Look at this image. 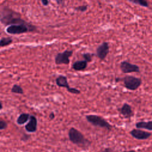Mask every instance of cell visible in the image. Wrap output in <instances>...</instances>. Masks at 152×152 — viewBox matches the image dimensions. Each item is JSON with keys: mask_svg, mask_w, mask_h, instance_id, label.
Segmentation results:
<instances>
[{"mask_svg": "<svg viewBox=\"0 0 152 152\" xmlns=\"http://www.w3.org/2000/svg\"><path fill=\"white\" fill-rule=\"evenodd\" d=\"M87 8H88V6L87 5H80V6H78V7H76L75 8V10L83 12L86 11L87 10Z\"/></svg>", "mask_w": 152, "mask_h": 152, "instance_id": "20", "label": "cell"}, {"mask_svg": "<svg viewBox=\"0 0 152 152\" xmlns=\"http://www.w3.org/2000/svg\"><path fill=\"white\" fill-rule=\"evenodd\" d=\"M36 30V27L30 23L14 24L8 26L6 31L10 34H20L27 32L34 31Z\"/></svg>", "mask_w": 152, "mask_h": 152, "instance_id": "3", "label": "cell"}, {"mask_svg": "<svg viewBox=\"0 0 152 152\" xmlns=\"http://www.w3.org/2000/svg\"><path fill=\"white\" fill-rule=\"evenodd\" d=\"M0 21L4 26H8L27 23L19 13L7 7L2 8L0 10Z\"/></svg>", "mask_w": 152, "mask_h": 152, "instance_id": "1", "label": "cell"}, {"mask_svg": "<svg viewBox=\"0 0 152 152\" xmlns=\"http://www.w3.org/2000/svg\"><path fill=\"white\" fill-rule=\"evenodd\" d=\"M122 152H136V151L134 150H124Z\"/></svg>", "mask_w": 152, "mask_h": 152, "instance_id": "26", "label": "cell"}, {"mask_svg": "<svg viewBox=\"0 0 152 152\" xmlns=\"http://www.w3.org/2000/svg\"><path fill=\"white\" fill-rule=\"evenodd\" d=\"M83 57L87 62H90L92 61L93 55L90 53H84L83 54Z\"/></svg>", "mask_w": 152, "mask_h": 152, "instance_id": "19", "label": "cell"}, {"mask_svg": "<svg viewBox=\"0 0 152 152\" xmlns=\"http://www.w3.org/2000/svg\"><path fill=\"white\" fill-rule=\"evenodd\" d=\"M2 107H3V106H2V104L1 102L0 101V110H1V109H2Z\"/></svg>", "mask_w": 152, "mask_h": 152, "instance_id": "27", "label": "cell"}, {"mask_svg": "<svg viewBox=\"0 0 152 152\" xmlns=\"http://www.w3.org/2000/svg\"><path fill=\"white\" fill-rule=\"evenodd\" d=\"M102 152H113V150L110 147H107V148H105L102 151Z\"/></svg>", "mask_w": 152, "mask_h": 152, "instance_id": "22", "label": "cell"}, {"mask_svg": "<svg viewBox=\"0 0 152 152\" xmlns=\"http://www.w3.org/2000/svg\"><path fill=\"white\" fill-rule=\"evenodd\" d=\"M119 67L121 71L124 74L140 72V67L138 65L135 64H132L126 61H124L121 62L120 63Z\"/></svg>", "mask_w": 152, "mask_h": 152, "instance_id": "8", "label": "cell"}, {"mask_svg": "<svg viewBox=\"0 0 152 152\" xmlns=\"http://www.w3.org/2000/svg\"><path fill=\"white\" fill-rule=\"evenodd\" d=\"M7 126H8L7 123L5 121L0 119V130L6 129Z\"/></svg>", "mask_w": 152, "mask_h": 152, "instance_id": "21", "label": "cell"}, {"mask_svg": "<svg viewBox=\"0 0 152 152\" xmlns=\"http://www.w3.org/2000/svg\"><path fill=\"white\" fill-rule=\"evenodd\" d=\"M131 3H133L136 5H138L144 7H148L149 4L147 0H128Z\"/></svg>", "mask_w": 152, "mask_h": 152, "instance_id": "17", "label": "cell"}, {"mask_svg": "<svg viewBox=\"0 0 152 152\" xmlns=\"http://www.w3.org/2000/svg\"><path fill=\"white\" fill-rule=\"evenodd\" d=\"M56 2L59 5H64V0H55Z\"/></svg>", "mask_w": 152, "mask_h": 152, "instance_id": "24", "label": "cell"}, {"mask_svg": "<svg viewBox=\"0 0 152 152\" xmlns=\"http://www.w3.org/2000/svg\"><path fill=\"white\" fill-rule=\"evenodd\" d=\"M119 113L126 119H129L134 116V112L132 111V107L128 103H125L123 105L118 109Z\"/></svg>", "mask_w": 152, "mask_h": 152, "instance_id": "11", "label": "cell"}, {"mask_svg": "<svg viewBox=\"0 0 152 152\" xmlns=\"http://www.w3.org/2000/svg\"><path fill=\"white\" fill-rule=\"evenodd\" d=\"M130 135L134 138L138 140H145L149 138L152 134L150 132L144 131L141 129H133L129 131Z\"/></svg>", "mask_w": 152, "mask_h": 152, "instance_id": "9", "label": "cell"}, {"mask_svg": "<svg viewBox=\"0 0 152 152\" xmlns=\"http://www.w3.org/2000/svg\"><path fill=\"white\" fill-rule=\"evenodd\" d=\"M73 53L72 50H66L63 52H60L56 54L55 58V62L56 65L65 64L68 65L70 62L69 58Z\"/></svg>", "mask_w": 152, "mask_h": 152, "instance_id": "7", "label": "cell"}, {"mask_svg": "<svg viewBox=\"0 0 152 152\" xmlns=\"http://www.w3.org/2000/svg\"><path fill=\"white\" fill-rule=\"evenodd\" d=\"M37 120L34 115H30L28 123L25 125V129L28 132H34L37 130Z\"/></svg>", "mask_w": 152, "mask_h": 152, "instance_id": "12", "label": "cell"}, {"mask_svg": "<svg viewBox=\"0 0 152 152\" xmlns=\"http://www.w3.org/2000/svg\"><path fill=\"white\" fill-rule=\"evenodd\" d=\"M87 66V62L84 60L77 61L72 64V69L75 71H83Z\"/></svg>", "mask_w": 152, "mask_h": 152, "instance_id": "14", "label": "cell"}, {"mask_svg": "<svg viewBox=\"0 0 152 152\" xmlns=\"http://www.w3.org/2000/svg\"><path fill=\"white\" fill-rule=\"evenodd\" d=\"M135 127L138 129L152 131V121L138 122L135 124Z\"/></svg>", "mask_w": 152, "mask_h": 152, "instance_id": "13", "label": "cell"}, {"mask_svg": "<svg viewBox=\"0 0 152 152\" xmlns=\"http://www.w3.org/2000/svg\"><path fill=\"white\" fill-rule=\"evenodd\" d=\"M12 39L11 37H2L0 39V47H5L10 45L12 42Z\"/></svg>", "mask_w": 152, "mask_h": 152, "instance_id": "16", "label": "cell"}, {"mask_svg": "<svg viewBox=\"0 0 152 152\" xmlns=\"http://www.w3.org/2000/svg\"><path fill=\"white\" fill-rule=\"evenodd\" d=\"M11 92L13 93H15V94H22L24 93V91L23 88L18 85V84H14L11 90Z\"/></svg>", "mask_w": 152, "mask_h": 152, "instance_id": "18", "label": "cell"}, {"mask_svg": "<svg viewBox=\"0 0 152 152\" xmlns=\"http://www.w3.org/2000/svg\"><path fill=\"white\" fill-rule=\"evenodd\" d=\"M41 2L42 4L44 5V6H47L49 5V1L48 0H41Z\"/></svg>", "mask_w": 152, "mask_h": 152, "instance_id": "23", "label": "cell"}, {"mask_svg": "<svg viewBox=\"0 0 152 152\" xmlns=\"http://www.w3.org/2000/svg\"><path fill=\"white\" fill-rule=\"evenodd\" d=\"M30 115L27 113H21L17 119V124L18 125H23L26 123L30 119Z\"/></svg>", "mask_w": 152, "mask_h": 152, "instance_id": "15", "label": "cell"}, {"mask_svg": "<svg viewBox=\"0 0 152 152\" xmlns=\"http://www.w3.org/2000/svg\"><path fill=\"white\" fill-rule=\"evenodd\" d=\"M124 87L129 90L134 91L137 90L142 84V80L140 78L132 75H126L122 78Z\"/></svg>", "mask_w": 152, "mask_h": 152, "instance_id": "5", "label": "cell"}, {"mask_svg": "<svg viewBox=\"0 0 152 152\" xmlns=\"http://www.w3.org/2000/svg\"><path fill=\"white\" fill-rule=\"evenodd\" d=\"M86 120L92 125L104 128L109 131L112 129V126L103 117L96 115H88L86 116Z\"/></svg>", "mask_w": 152, "mask_h": 152, "instance_id": "4", "label": "cell"}, {"mask_svg": "<svg viewBox=\"0 0 152 152\" xmlns=\"http://www.w3.org/2000/svg\"><path fill=\"white\" fill-rule=\"evenodd\" d=\"M49 119H50V120H52V119H54V118H55V114H54L53 112H52V113H50L49 114Z\"/></svg>", "mask_w": 152, "mask_h": 152, "instance_id": "25", "label": "cell"}, {"mask_svg": "<svg viewBox=\"0 0 152 152\" xmlns=\"http://www.w3.org/2000/svg\"><path fill=\"white\" fill-rule=\"evenodd\" d=\"M14 1H17V0H14Z\"/></svg>", "mask_w": 152, "mask_h": 152, "instance_id": "28", "label": "cell"}, {"mask_svg": "<svg viewBox=\"0 0 152 152\" xmlns=\"http://www.w3.org/2000/svg\"><path fill=\"white\" fill-rule=\"evenodd\" d=\"M109 52V45L108 42H104L96 49V56L100 60H104Z\"/></svg>", "mask_w": 152, "mask_h": 152, "instance_id": "10", "label": "cell"}, {"mask_svg": "<svg viewBox=\"0 0 152 152\" xmlns=\"http://www.w3.org/2000/svg\"><path fill=\"white\" fill-rule=\"evenodd\" d=\"M56 83L57 86L59 87L66 88L67 91L71 93L78 94L80 93V91L75 88L71 87L68 83V80L66 77L65 75H60L56 78Z\"/></svg>", "mask_w": 152, "mask_h": 152, "instance_id": "6", "label": "cell"}, {"mask_svg": "<svg viewBox=\"0 0 152 152\" xmlns=\"http://www.w3.org/2000/svg\"><path fill=\"white\" fill-rule=\"evenodd\" d=\"M68 137L69 141L81 147L87 148L91 144V142L86 139L84 135L75 128H71L68 131Z\"/></svg>", "mask_w": 152, "mask_h": 152, "instance_id": "2", "label": "cell"}]
</instances>
